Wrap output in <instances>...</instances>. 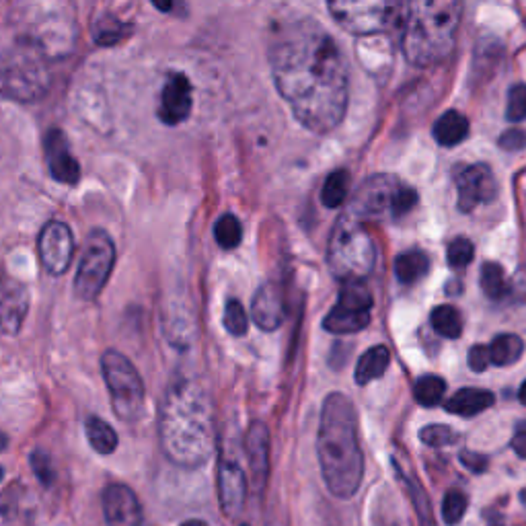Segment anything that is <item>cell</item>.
Returning a JSON list of instances; mask_svg holds the SVG:
<instances>
[{
	"label": "cell",
	"mask_w": 526,
	"mask_h": 526,
	"mask_svg": "<svg viewBox=\"0 0 526 526\" xmlns=\"http://www.w3.org/2000/svg\"><path fill=\"white\" fill-rule=\"evenodd\" d=\"M270 66L278 93L294 118L315 134L344 122L350 101V72L333 37L313 19L278 27L270 44Z\"/></svg>",
	"instance_id": "cell-1"
},
{
	"label": "cell",
	"mask_w": 526,
	"mask_h": 526,
	"mask_svg": "<svg viewBox=\"0 0 526 526\" xmlns=\"http://www.w3.org/2000/svg\"><path fill=\"white\" fill-rule=\"evenodd\" d=\"M159 438L165 457L181 469H198L214 453V407L196 379H177L167 387L159 411Z\"/></svg>",
	"instance_id": "cell-2"
},
{
	"label": "cell",
	"mask_w": 526,
	"mask_h": 526,
	"mask_svg": "<svg viewBox=\"0 0 526 526\" xmlns=\"http://www.w3.org/2000/svg\"><path fill=\"white\" fill-rule=\"evenodd\" d=\"M317 455L329 492L342 500L356 496L364 479V455L356 407L344 393H331L323 401Z\"/></svg>",
	"instance_id": "cell-3"
},
{
	"label": "cell",
	"mask_w": 526,
	"mask_h": 526,
	"mask_svg": "<svg viewBox=\"0 0 526 526\" xmlns=\"http://www.w3.org/2000/svg\"><path fill=\"white\" fill-rule=\"evenodd\" d=\"M463 0H407L401 50L409 64L428 68L455 50Z\"/></svg>",
	"instance_id": "cell-4"
},
{
	"label": "cell",
	"mask_w": 526,
	"mask_h": 526,
	"mask_svg": "<svg viewBox=\"0 0 526 526\" xmlns=\"http://www.w3.org/2000/svg\"><path fill=\"white\" fill-rule=\"evenodd\" d=\"M50 89V66L40 46L19 42L0 50V95L13 101H40Z\"/></svg>",
	"instance_id": "cell-5"
},
{
	"label": "cell",
	"mask_w": 526,
	"mask_h": 526,
	"mask_svg": "<svg viewBox=\"0 0 526 526\" xmlns=\"http://www.w3.org/2000/svg\"><path fill=\"white\" fill-rule=\"evenodd\" d=\"M327 263L331 272L342 282L364 280L374 270L377 245H374L372 235L364 229L362 220L350 212L335 222L327 247Z\"/></svg>",
	"instance_id": "cell-6"
},
{
	"label": "cell",
	"mask_w": 526,
	"mask_h": 526,
	"mask_svg": "<svg viewBox=\"0 0 526 526\" xmlns=\"http://www.w3.org/2000/svg\"><path fill=\"white\" fill-rule=\"evenodd\" d=\"M101 372L111 397V407L122 422H136L144 409V383L136 366L118 350L101 356Z\"/></svg>",
	"instance_id": "cell-7"
},
{
	"label": "cell",
	"mask_w": 526,
	"mask_h": 526,
	"mask_svg": "<svg viewBox=\"0 0 526 526\" xmlns=\"http://www.w3.org/2000/svg\"><path fill=\"white\" fill-rule=\"evenodd\" d=\"M116 266V243L103 229H93L83 245L77 276H74V294L85 303L97 300Z\"/></svg>",
	"instance_id": "cell-8"
},
{
	"label": "cell",
	"mask_w": 526,
	"mask_h": 526,
	"mask_svg": "<svg viewBox=\"0 0 526 526\" xmlns=\"http://www.w3.org/2000/svg\"><path fill=\"white\" fill-rule=\"evenodd\" d=\"M372 319V292L364 280H346L335 307L323 321L333 335H352L368 327Z\"/></svg>",
	"instance_id": "cell-9"
},
{
	"label": "cell",
	"mask_w": 526,
	"mask_h": 526,
	"mask_svg": "<svg viewBox=\"0 0 526 526\" xmlns=\"http://www.w3.org/2000/svg\"><path fill=\"white\" fill-rule=\"evenodd\" d=\"M335 23L352 35H377L387 27L391 0H327Z\"/></svg>",
	"instance_id": "cell-10"
},
{
	"label": "cell",
	"mask_w": 526,
	"mask_h": 526,
	"mask_svg": "<svg viewBox=\"0 0 526 526\" xmlns=\"http://www.w3.org/2000/svg\"><path fill=\"white\" fill-rule=\"evenodd\" d=\"M399 187L401 183L391 175H374L360 185L348 212L360 220L385 216L393 218Z\"/></svg>",
	"instance_id": "cell-11"
},
{
	"label": "cell",
	"mask_w": 526,
	"mask_h": 526,
	"mask_svg": "<svg viewBox=\"0 0 526 526\" xmlns=\"http://www.w3.org/2000/svg\"><path fill=\"white\" fill-rule=\"evenodd\" d=\"M455 185L459 194V210L473 212L481 204H490L498 196V181L494 171L483 165H459L455 167Z\"/></svg>",
	"instance_id": "cell-12"
},
{
	"label": "cell",
	"mask_w": 526,
	"mask_h": 526,
	"mask_svg": "<svg viewBox=\"0 0 526 526\" xmlns=\"http://www.w3.org/2000/svg\"><path fill=\"white\" fill-rule=\"evenodd\" d=\"M37 253L42 266L50 276H62L68 272L74 255V235L62 220H50L37 237Z\"/></svg>",
	"instance_id": "cell-13"
},
{
	"label": "cell",
	"mask_w": 526,
	"mask_h": 526,
	"mask_svg": "<svg viewBox=\"0 0 526 526\" xmlns=\"http://www.w3.org/2000/svg\"><path fill=\"white\" fill-rule=\"evenodd\" d=\"M192 83L183 72H171L167 83L163 85L159 99V120L167 126H179L192 114L194 99H192Z\"/></svg>",
	"instance_id": "cell-14"
},
{
	"label": "cell",
	"mask_w": 526,
	"mask_h": 526,
	"mask_svg": "<svg viewBox=\"0 0 526 526\" xmlns=\"http://www.w3.org/2000/svg\"><path fill=\"white\" fill-rule=\"evenodd\" d=\"M29 313V290L27 286L3 274L0 276V331L5 335H17Z\"/></svg>",
	"instance_id": "cell-15"
},
{
	"label": "cell",
	"mask_w": 526,
	"mask_h": 526,
	"mask_svg": "<svg viewBox=\"0 0 526 526\" xmlns=\"http://www.w3.org/2000/svg\"><path fill=\"white\" fill-rule=\"evenodd\" d=\"M44 155L48 173L54 181L64 185H77L81 179V165L70 153L66 134L60 128H50L44 136Z\"/></svg>",
	"instance_id": "cell-16"
},
{
	"label": "cell",
	"mask_w": 526,
	"mask_h": 526,
	"mask_svg": "<svg viewBox=\"0 0 526 526\" xmlns=\"http://www.w3.org/2000/svg\"><path fill=\"white\" fill-rule=\"evenodd\" d=\"M107 526H142V506L138 496L124 483H111L101 494Z\"/></svg>",
	"instance_id": "cell-17"
},
{
	"label": "cell",
	"mask_w": 526,
	"mask_h": 526,
	"mask_svg": "<svg viewBox=\"0 0 526 526\" xmlns=\"http://www.w3.org/2000/svg\"><path fill=\"white\" fill-rule=\"evenodd\" d=\"M247 498V477L233 457H222L218 465V500L222 512L237 518Z\"/></svg>",
	"instance_id": "cell-18"
},
{
	"label": "cell",
	"mask_w": 526,
	"mask_h": 526,
	"mask_svg": "<svg viewBox=\"0 0 526 526\" xmlns=\"http://www.w3.org/2000/svg\"><path fill=\"white\" fill-rule=\"evenodd\" d=\"M245 453L253 485L261 492L270 477V430L263 422H251L245 436Z\"/></svg>",
	"instance_id": "cell-19"
},
{
	"label": "cell",
	"mask_w": 526,
	"mask_h": 526,
	"mask_svg": "<svg viewBox=\"0 0 526 526\" xmlns=\"http://www.w3.org/2000/svg\"><path fill=\"white\" fill-rule=\"evenodd\" d=\"M35 498L23 483H11L0 492V526H33Z\"/></svg>",
	"instance_id": "cell-20"
},
{
	"label": "cell",
	"mask_w": 526,
	"mask_h": 526,
	"mask_svg": "<svg viewBox=\"0 0 526 526\" xmlns=\"http://www.w3.org/2000/svg\"><path fill=\"white\" fill-rule=\"evenodd\" d=\"M253 321L263 331H276L286 319L284 294L276 284H263L253 296Z\"/></svg>",
	"instance_id": "cell-21"
},
{
	"label": "cell",
	"mask_w": 526,
	"mask_h": 526,
	"mask_svg": "<svg viewBox=\"0 0 526 526\" xmlns=\"http://www.w3.org/2000/svg\"><path fill=\"white\" fill-rule=\"evenodd\" d=\"M494 401L496 397L492 391L467 387V389L457 391L446 401V411L455 413V416H461V418H473V416H479L481 411L490 409Z\"/></svg>",
	"instance_id": "cell-22"
},
{
	"label": "cell",
	"mask_w": 526,
	"mask_h": 526,
	"mask_svg": "<svg viewBox=\"0 0 526 526\" xmlns=\"http://www.w3.org/2000/svg\"><path fill=\"white\" fill-rule=\"evenodd\" d=\"M132 35V25L114 17V15H101L91 25L93 42L101 48H114L122 44Z\"/></svg>",
	"instance_id": "cell-23"
},
{
	"label": "cell",
	"mask_w": 526,
	"mask_h": 526,
	"mask_svg": "<svg viewBox=\"0 0 526 526\" xmlns=\"http://www.w3.org/2000/svg\"><path fill=\"white\" fill-rule=\"evenodd\" d=\"M469 120L461 114V111H444V114L438 118L434 124V140L440 146H457L469 136Z\"/></svg>",
	"instance_id": "cell-24"
},
{
	"label": "cell",
	"mask_w": 526,
	"mask_h": 526,
	"mask_svg": "<svg viewBox=\"0 0 526 526\" xmlns=\"http://www.w3.org/2000/svg\"><path fill=\"white\" fill-rule=\"evenodd\" d=\"M389 362H391V352L389 348L385 346H374L370 350H366L358 364H356V383L358 385H368L372 381H377L381 379L383 374L387 372L389 368Z\"/></svg>",
	"instance_id": "cell-25"
},
{
	"label": "cell",
	"mask_w": 526,
	"mask_h": 526,
	"mask_svg": "<svg viewBox=\"0 0 526 526\" xmlns=\"http://www.w3.org/2000/svg\"><path fill=\"white\" fill-rule=\"evenodd\" d=\"M430 272V257L424 251H405L395 259V276L403 284H416Z\"/></svg>",
	"instance_id": "cell-26"
},
{
	"label": "cell",
	"mask_w": 526,
	"mask_h": 526,
	"mask_svg": "<svg viewBox=\"0 0 526 526\" xmlns=\"http://www.w3.org/2000/svg\"><path fill=\"white\" fill-rule=\"evenodd\" d=\"M85 434H87L91 448L99 455H111L120 444L116 430L111 428L105 420L95 418V416L85 420Z\"/></svg>",
	"instance_id": "cell-27"
},
{
	"label": "cell",
	"mask_w": 526,
	"mask_h": 526,
	"mask_svg": "<svg viewBox=\"0 0 526 526\" xmlns=\"http://www.w3.org/2000/svg\"><path fill=\"white\" fill-rule=\"evenodd\" d=\"M481 290L483 294L494 300V303H502L510 292V280L504 274V268L496 261H487L481 268Z\"/></svg>",
	"instance_id": "cell-28"
},
{
	"label": "cell",
	"mask_w": 526,
	"mask_h": 526,
	"mask_svg": "<svg viewBox=\"0 0 526 526\" xmlns=\"http://www.w3.org/2000/svg\"><path fill=\"white\" fill-rule=\"evenodd\" d=\"M490 348V358L494 366H512L520 360L524 352V344L514 333H502L496 340L487 346Z\"/></svg>",
	"instance_id": "cell-29"
},
{
	"label": "cell",
	"mask_w": 526,
	"mask_h": 526,
	"mask_svg": "<svg viewBox=\"0 0 526 526\" xmlns=\"http://www.w3.org/2000/svg\"><path fill=\"white\" fill-rule=\"evenodd\" d=\"M350 194V173L346 169H337L333 171L321 190V202L325 208H340Z\"/></svg>",
	"instance_id": "cell-30"
},
{
	"label": "cell",
	"mask_w": 526,
	"mask_h": 526,
	"mask_svg": "<svg viewBox=\"0 0 526 526\" xmlns=\"http://www.w3.org/2000/svg\"><path fill=\"white\" fill-rule=\"evenodd\" d=\"M432 327L438 335L446 337V340H457L463 333V317L459 313V309H455L453 305H440L432 311L430 315Z\"/></svg>",
	"instance_id": "cell-31"
},
{
	"label": "cell",
	"mask_w": 526,
	"mask_h": 526,
	"mask_svg": "<svg viewBox=\"0 0 526 526\" xmlns=\"http://www.w3.org/2000/svg\"><path fill=\"white\" fill-rule=\"evenodd\" d=\"M214 239L222 249H235L241 245L243 227L235 214H222L214 224Z\"/></svg>",
	"instance_id": "cell-32"
},
{
	"label": "cell",
	"mask_w": 526,
	"mask_h": 526,
	"mask_svg": "<svg viewBox=\"0 0 526 526\" xmlns=\"http://www.w3.org/2000/svg\"><path fill=\"white\" fill-rule=\"evenodd\" d=\"M446 393V383L444 379L436 377V374H426V377H422L416 387H413V397H416V401L424 407H434L442 401Z\"/></svg>",
	"instance_id": "cell-33"
},
{
	"label": "cell",
	"mask_w": 526,
	"mask_h": 526,
	"mask_svg": "<svg viewBox=\"0 0 526 526\" xmlns=\"http://www.w3.org/2000/svg\"><path fill=\"white\" fill-rule=\"evenodd\" d=\"M510 313L520 323H526V270H520L510 280V292L506 296Z\"/></svg>",
	"instance_id": "cell-34"
},
{
	"label": "cell",
	"mask_w": 526,
	"mask_h": 526,
	"mask_svg": "<svg viewBox=\"0 0 526 526\" xmlns=\"http://www.w3.org/2000/svg\"><path fill=\"white\" fill-rule=\"evenodd\" d=\"M224 329H227L231 335L235 337H243L249 329V319H247V313L243 309V305L239 303V300L231 298L227 307H224Z\"/></svg>",
	"instance_id": "cell-35"
},
{
	"label": "cell",
	"mask_w": 526,
	"mask_h": 526,
	"mask_svg": "<svg viewBox=\"0 0 526 526\" xmlns=\"http://www.w3.org/2000/svg\"><path fill=\"white\" fill-rule=\"evenodd\" d=\"M473 255H475V247L467 237H457L446 249L448 266L455 268V270L467 268L469 263L473 261Z\"/></svg>",
	"instance_id": "cell-36"
},
{
	"label": "cell",
	"mask_w": 526,
	"mask_h": 526,
	"mask_svg": "<svg viewBox=\"0 0 526 526\" xmlns=\"http://www.w3.org/2000/svg\"><path fill=\"white\" fill-rule=\"evenodd\" d=\"M467 496L461 490H450L442 500V518L446 524H459L467 512Z\"/></svg>",
	"instance_id": "cell-37"
},
{
	"label": "cell",
	"mask_w": 526,
	"mask_h": 526,
	"mask_svg": "<svg viewBox=\"0 0 526 526\" xmlns=\"http://www.w3.org/2000/svg\"><path fill=\"white\" fill-rule=\"evenodd\" d=\"M420 440L426 446L442 448V446H448V444L457 442V432L453 428L442 426V424H432V426H426V428L420 430Z\"/></svg>",
	"instance_id": "cell-38"
},
{
	"label": "cell",
	"mask_w": 526,
	"mask_h": 526,
	"mask_svg": "<svg viewBox=\"0 0 526 526\" xmlns=\"http://www.w3.org/2000/svg\"><path fill=\"white\" fill-rule=\"evenodd\" d=\"M29 463H31V469H33L35 477L40 479L46 487H50L56 481V471H54V465H52V457L46 453V450H42V448L33 450L31 457H29Z\"/></svg>",
	"instance_id": "cell-39"
},
{
	"label": "cell",
	"mask_w": 526,
	"mask_h": 526,
	"mask_svg": "<svg viewBox=\"0 0 526 526\" xmlns=\"http://www.w3.org/2000/svg\"><path fill=\"white\" fill-rule=\"evenodd\" d=\"M508 122H524L526 120V85H514L508 91V105H506Z\"/></svg>",
	"instance_id": "cell-40"
},
{
	"label": "cell",
	"mask_w": 526,
	"mask_h": 526,
	"mask_svg": "<svg viewBox=\"0 0 526 526\" xmlns=\"http://www.w3.org/2000/svg\"><path fill=\"white\" fill-rule=\"evenodd\" d=\"M418 192L413 190V187L409 185H403L399 187V192H397V198H395V208H393V218H401L405 214H409L413 208L418 206Z\"/></svg>",
	"instance_id": "cell-41"
},
{
	"label": "cell",
	"mask_w": 526,
	"mask_h": 526,
	"mask_svg": "<svg viewBox=\"0 0 526 526\" xmlns=\"http://www.w3.org/2000/svg\"><path fill=\"white\" fill-rule=\"evenodd\" d=\"M467 364L473 372H483L492 366V358H490V348L487 346H473L469 350L467 356Z\"/></svg>",
	"instance_id": "cell-42"
},
{
	"label": "cell",
	"mask_w": 526,
	"mask_h": 526,
	"mask_svg": "<svg viewBox=\"0 0 526 526\" xmlns=\"http://www.w3.org/2000/svg\"><path fill=\"white\" fill-rule=\"evenodd\" d=\"M498 144H500L504 150H508V153H516V150H524V148H526V132H522V130H506V132L500 136Z\"/></svg>",
	"instance_id": "cell-43"
},
{
	"label": "cell",
	"mask_w": 526,
	"mask_h": 526,
	"mask_svg": "<svg viewBox=\"0 0 526 526\" xmlns=\"http://www.w3.org/2000/svg\"><path fill=\"white\" fill-rule=\"evenodd\" d=\"M461 463L473 473H483L487 469V457H483L481 453H473V450H463Z\"/></svg>",
	"instance_id": "cell-44"
},
{
	"label": "cell",
	"mask_w": 526,
	"mask_h": 526,
	"mask_svg": "<svg viewBox=\"0 0 526 526\" xmlns=\"http://www.w3.org/2000/svg\"><path fill=\"white\" fill-rule=\"evenodd\" d=\"M512 450L520 457L526 459V430H516V434L512 436Z\"/></svg>",
	"instance_id": "cell-45"
},
{
	"label": "cell",
	"mask_w": 526,
	"mask_h": 526,
	"mask_svg": "<svg viewBox=\"0 0 526 526\" xmlns=\"http://www.w3.org/2000/svg\"><path fill=\"white\" fill-rule=\"evenodd\" d=\"M150 3L155 5L157 11L165 13V15H177V5H179V0H150Z\"/></svg>",
	"instance_id": "cell-46"
},
{
	"label": "cell",
	"mask_w": 526,
	"mask_h": 526,
	"mask_svg": "<svg viewBox=\"0 0 526 526\" xmlns=\"http://www.w3.org/2000/svg\"><path fill=\"white\" fill-rule=\"evenodd\" d=\"M181 526H208L204 520H198V518H194V520H187V522H183Z\"/></svg>",
	"instance_id": "cell-47"
},
{
	"label": "cell",
	"mask_w": 526,
	"mask_h": 526,
	"mask_svg": "<svg viewBox=\"0 0 526 526\" xmlns=\"http://www.w3.org/2000/svg\"><path fill=\"white\" fill-rule=\"evenodd\" d=\"M518 399L526 405V381L522 383V387H520V391H518Z\"/></svg>",
	"instance_id": "cell-48"
},
{
	"label": "cell",
	"mask_w": 526,
	"mask_h": 526,
	"mask_svg": "<svg viewBox=\"0 0 526 526\" xmlns=\"http://www.w3.org/2000/svg\"><path fill=\"white\" fill-rule=\"evenodd\" d=\"M9 446V438L5 434H0V450H5Z\"/></svg>",
	"instance_id": "cell-49"
},
{
	"label": "cell",
	"mask_w": 526,
	"mask_h": 526,
	"mask_svg": "<svg viewBox=\"0 0 526 526\" xmlns=\"http://www.w3.org/2000/svg\"><path fill=\"white\" fill-rule=\"evenodd\" d=\"M5 477V471H3V467H0V479H3Z\"/></svg>",
	"instance_id": "cell-50"
},
{
	"label": "cell",
	"mask_w": 526,
	"mask_h": 526,
	"mask_svg": "<svg viewBox=\"0 0 526 526\" xmlns=\"http://www.w3.org/2000/svg\"><path fill=\"white\" fill-rule=\"evenodd\" d=\"M243 526H247V524H243Z\"/></svg>",
	"instance_id": "cell-51"
}]
</instances>
